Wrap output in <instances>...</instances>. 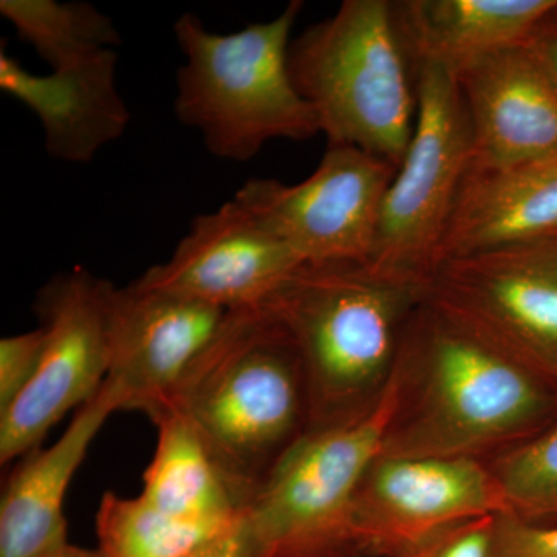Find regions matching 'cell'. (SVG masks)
Wrapping results in <instances>:
<instances>
[{"mask_svg":"<svg viewBox=\"0 0 557 557\" xmlns=\"http://www.w3.org/2000/svg\"><path fill=\"white\" fill-rule=\"evenodd\" d=\"M304 2L293 0L278 16L218 35L196 14L175 21L185 64L177 73V119L203 137L212 156L247 161L271 139L295 141L321 134L313 108L289 73V35Z\"/></svg>","mask_w":557,"mask_h":557,"instance_id":"5","label":"cell"},{"mask_svg":"<svg viewBox=\"0 0 557 557\" xmlns=\"http://www.w3.org/2000/svg\"><path fill=\"white\" fill-rule=\"evenodd\" d=\"M471 123L474 168L557 156V89L530 47H515L456 75Z\"/></svg>","mask_w":557,"mask_h":557,"instance_id":"14","label":"cell"},{"mask_svg":"<svg viewBox=\"0 0 557 557\" xmlns=\"http://www.w3.org/2000/svg\"><path fill=\"white\" fill-rule=\"evenodd\" d=\"M424 298L423 285L368 262L302 263L260 306L298 348L309 432L351 423L379 405Z\"/></svg>","mask_w":557,"mask_h":557,"instance_id":"3","label":"cell"},{"mask_svg":"<svg viewBox=\"0 0 557 557\" xmlns=\"http://www.w3.org/2000/svg\"><path fill=\"white\" fill-rule=\"evenodd\" d=\"M44 347V327L0 341V412L9 409L30 384L39 368Z\"/></svg>","mask_w":557,"mask_h":557,"instance_id":"24","label":"cell"},{"mask_svg":"<svg viewBox=\"0 0 557 557\" xmlns=\"http://www.w3.org/2000/svg\"><path fill=\"white\" fill-rule=\"evenodd\" d=\"M507 512L485 461L384 457L359 483L355 525L368 557H392L465 520Z\"/></svg>","mask_w":557,"mask_h":557,"instance_id":"11","label":"cell"},{"mask_svg":"<svg viewBox=\"0 0 557 557\" xmlns=\"http://www.w3.org/2000/svg\"><path fill=\"white\" fill-rule=\"evenodd\" d=\"M166 410L188 421L248 508L271 472L309 434L298 348L263 307L228 311Z\"/></svg>","mask_w":557,"mask_h":557,"instance_id":"2","label":"cell"},{"mask_svg":"<svg viewBox=\"0 0 557 557\" xmlns=\"http://www.w3.org/2000/svg\"><path fill=\"white\" fill-rule=\"evenodd\" d=\"M497 516L443 528L392 557H494Z\"/></svg>","mask_w":557,"mask_h":557,"instance_id":"23","label":"cell"},{"mask_svg":"<svg viewBox=\"0 0 557 557\" xmlns=\"http://www.w3.org/2000/svg\"><path fill=\"white\" fill-rule=\"evenodd\" d=\"M302 262L233 199L199 215L170 260L150 267L139 287L171 293L215 309H255Z\"/></svg>","mask_w":557,"mask_h":557,"instance_id":"13","label":"cell"},{"mask_svg":"<svg viewBox=\"0 0 557 557\" xmlns=\"http://www.w3.org/2000/svg\"><path fill=\"white\" fill-rule=\"evenodd\" d=\"M397 405L394 373L366 416L309 432L289 450L247 508L262 557H368L355 525V502Z\"/></svg>","mask_w":557,"mask_h":557,"instance_id":"6","label":"cell"},{"mask_svg":"<svg viewBox=\"0 0 557 557\" xmlns=\"http://www.w3.org/2000/svg\"><path fill=\"white\" fill-rule=\"evenodd\" d=\"M397 168L351 146H330L298 183L252 178L236 199L302 263L369 262Z\"/></svg>","mask_w":557,"mask_h":557,"instance_id":"10","label":"cell"},{"mask_svg":"<svg viewBox=\"0 0 557 557\" xmlns=\"http://www.w3.org/2000/svg\"><path fill=\"white\" fill-rule=\"evenodd\" d=\"M494 557H557V525L502 512L496 520Z\"/></svg>","mask_w":557,"mask_h":557,"instance_id":"25","label":"cell"},{"mask_svg":"<svg viewBox=\"0 0 557 557\" xmlns=\"http://www.w3.org/2000/svg\"><path fill=\"white\" fill-rule=\"evenodd\" d=\"M119 54L101 50L49 75L28 72L0 51V89L38 116L49 156L69 163H89L131 123L116 86Z\"/></svg>","mask_w":557,"mask_h":557,"instance_id":"15","label":"cell"},{"mask_svg":"<svg viewBox=\"0 0 557 557\" xmlns=\"http://www.w3.org/2000/svg\"><path fill=\"white\" fill-rule=\"evenodd\" d=\"M471 164V123L456 76L418 65L416 131L384 197L369 265L426 287Z\"/></svg>","mask_w":557,"mask_h":557,"instance_id":"7","label":"cell"},{"mask_svg":"<svg viewBox=\"0 0 557 557\" xmlns=\"http://www.w3.org/2000/svg\"><path fill=\"white\" fill-rule=\"evenodd\" d=\"M233 523L188 522L139 496L106 493L97 512L98 549L104 557H185Z\"/></svg>","mask_w":557,"mask_h":557,"instance_id":"21","label":"cell"},{"mask_svg":"<svg viewBox=\"0 0 557 557\" xmlns=\"http://www.w3.org/2000/svg\"><path fill=\"white\" fill-rule=\"evenodd\" d=\"M185 557H262L247 509L233 525Z\"/></svg>","mask_w":557,"mask_h":557,"instance_id":"26","label":"cell"},{"mask_svg":"<svg viewBox=\"0 0 557 557\" xmlns=\"http://www.w3.org/2000/svg\"><path fill=\"white\" fill-rule=\"evenodd\" d=\"M557 89V9L539 25L527 44Z\"/></svg>","mask_w":557,"mask_h":557,"instance_id":"27","label":"cell"},{"mask_svg":"<svg viewBox=\"0 0 557 557\" xmlns=\"http://www.w3.org/2000/svg\"><path fill=\"white\" fill-rule=\"evenodd\" d=\"M157 448L139 497L172 518L230 525L245 512L228 480L193 426L177 412L153 418Z\"/></svg>","mask_w":557,"mask_h":557,"instance_id":"19","label":"cell"},{"mask_svg":"<svg viewBox=\"0 0 557 557\" xmlns=\"http://www.w3.org/2000/svg\"><path fill=\"white\" fill-rule=\"evenodd\" d=\"M289 73L330 146L399 168L416 131L418 65L398 2L346 0L293 40Z\"/></svg>","mask_w":557,"mask_h":557,"instance_id":"4","label":"cell"},{"mask_svg":"<svg viewBox=\"0 0 557 557\" xmlns=\"http://www.w3.org/2000/svg\"><path fill=\"white\" fill-rule=\"evenodd\" d=\"M0 13L51 70L121 46L119 28L91 3L2 0Z\"/></svg>","mask_w":557,"mask_h":557,"instance_id":"20","label":"cell"},{"mask_svg":"<svg viewBox=\"0 0 557 557\" xmlns=\"http://www.w3.org/2000/svg\"><path fill=\"white\" fill-rule=\"evenodd\" d=\"M119 410L112 392L102 386L53 445L21 457L3 487L0 557H46L67 544L64 500L70 482L98 432Z\"/></svg>","mask_w":557,"mask_h":557,"instance_id":"16","label":"cell"},{"mask_svg":"<svg viewBox=\"0 0 557 557\" xmlns=\"http://www.w3.org/2000/svg\"><path fill=\"white\" fill-rule=\"evenodd\" d=\"M486 465L509 515L531 523L556 522L557 420Z\"/></svg>","mask_w":557,"mask_h":557,"instance_id":"22","label":"cell"},{"mask_svg":"<svg viewBox=\"0 0 557 557\" xmlns=\"http://www.w3.org/2000/svg\"><path fill=\"white\" fill-rule=\"evenodd\" d=\"M380 456L490 461L557 420V379L505 355L423 300L397 370Z\"/></svg>","mask_w":557,"mask_h":557,"instance_id":"1","label":"cell"},{"mask_svg":"<svg viewBox=\"0 0 557 557\" xmlns=\"http://www.w3.org/2000/svg\"><path fill=\"white\" fill-rule=\"evenodd\" d=\"M557 0H406L398 2L417 65L454 76L491 54L527 46Z\"/></svg>","mask_w":557,"mask_h":557,"instance_id":"18","label":"cell"},{"mask_svg":"<svg viewBox=\"0 0 557 557\" xmlns=\"http://www.w3.org/2000/svg\"><path fill=\"white\" fill-rule=\"evenodd\" d=\"M113 289L115 285L76 267L39 293L36 309L46 347L30 384L0 412L2 465L39 448L69 410L83 408L104 386Z\"/></svg>","mask_w":557,"mask_h":557,"instance_id":"9","label":"cell"},{"mask_svg":"<svg viewBox=\"0 0 557 557\" xmlns=\"http://www.w3.org/2000/svg\"><path fill=\"white\" fill-rule=\"evenodd\" d=\"M424 300L475 338L557 379V239L443 260Z\"/></svg>","mask_w":557,"mask_h":557,"instance_id":"8","label":"cell"},{"mask_svg":"<svg viewBox=\"0 0 557 557\" xmlns=\"http://www.w3.org/2000/svg\"><path fill=\"white\" fill-rule=\"evenodd\" d=\"M549 239H557V156L518 166H471L446 234L442 262Z\"/></svg>","mask_w":557,"mask_h":557,"instance_id":"17","label":"cell"},{"mask_svg":"<svg viewBox=\"0 0 557 557\" xmlns=\"http://www.w3.org/2000/svg\"><path fill=\"white\" fill-rule=\"evenodd\" d=\"M46 557H104L100 549H89V548H81L76 547V545L67 544L62 545V547L54 549L51 552L49 556Z\"/></svg>","mask_w":557,"mask_h":557,"instance_id":"28","label":"cell"},{"mask_svg":"<svg viewBox=\"0 0 557 557\" xmlns=\"http://www.w3.org/2000/svg\"><path fill=\"white\" fill-rule=\"evenodd\" d=\"M228 311L139 287L113 289L110 300V368L104 386L120 410L153 420Z\"/></svg>","mask_w":557,"mask_h":557,"instance_id":"12","label":"cell"}]
</instances>
